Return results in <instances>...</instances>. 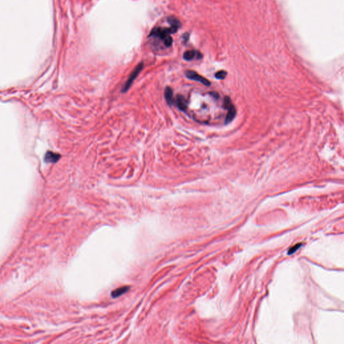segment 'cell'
I'll return each instance as SVG.
<instances>
[{"label":"cell","instance_id":"obj_1","mask_svg":"<svg viewBox=\"0 0 344 344\" xmlns=\"http://www.w3.org/2000/svg\"><path fill=\"white\" fill-rule=\"evenodd\" d=\"M179 28L176 26H171L170 28L155 27L152 30L149 37L158 38L163 42V44L166 47H170L173 42V39L171 37V34L176 33Z\"/></svg>","mask_w":344,"mask_h":344},{"label":"cell","instance_id":"obj_2","mask_svg":"<svg viewBox=\"0 0 344 344\" xmlns=\"http://www.w3.org/2000/svg\"><path fill=\"white\" fill-rule=\"evenodd\" d=\"M223 107L227 110V114L225 118V124H229L230 122L233 121L237 114L235 107L233 104L232 101H231L229 97L226 96L224 98L223 102Z\"/></svg>","mask_w":344,"mask_h":344},{"label":"cell","instance_id":"obj_3","mask_svg":"<svg viewBox=\"0 0 344 344\" xmlns=\"http://www.w3.org/2000/svg\"><path fill=\"white\" fill-rule=\"evenodd\" d=\"M185 75H186V77L189 79L200 82V84L206 86H210L211 85V83L209 80H208L207 79L202 77V76L199 75L197 72L194 71L188 70L186 71V73H185Z\"/></svg>","mask_w":344,"mask_h":344},{"label":"cell","instance_id":"obj_4","mask_svg":"<svg viewBox=\"0 0 344 344\" xmlns=\"http://www.w3.org/2000/svg\"><path fill=\"white\" fill-rule=\"evenodd\" d=\"M143 63H141L138 64L137 67L134 69V70L132 72L130 77H128L127 82L125 83L124 86L122 88V91H126L128 90V88H130V86L132 84H133V81L134 80L135 78L137 77L138 75L139 74V73L141 72L142 69H143Z\"/></svg>","mask_w":344,"mask_h":344},{"label":"cell","instance_id":"obj_5","mask_svg":"<svg viewBox=\"0 0 344 344\" xmlns=\"http://www.w3.org/2000/svg\"><path fill=\"white\" fill-rule=\"evenodd\" d=\"M184 59H185L186 61H191V60H193L194 58H196L197 59H200L202 58V55L200 52H199L198 51H195V50H192V51H186L184 53Z\"/></svg>","mask_w":344,"mask_h":344},{"label":"cell","instance_id":"obj_6","mask_svg":"<svg viewBox=\"0 0 344 344\" xmlns=\"http://www.w3.org/2000/svg\"><path fill=\"white\" fill-rule=\"evenodd\" d=\"M176 104L181 111H186L188 108V101L183 95H178L176 98Z\"/></svg>","mask_w":344,"mask_h":344},{"label":"cell","instance_id":"obj_7","mask_svg":"<svg viewBox=\"0 0 344 344\" xmlns=\"http://www.w3.org/2000/svg\"><path fill=\"white\" fill-rule=\"evenodd\" d=\"M61 158V155L53 153L52 151H47L45 155V161L47 163H54L57 162Z\"/></svg>","mask_w":344,"mask_h":344},{"label":"cell","instance_id":"obj_8","mask_svg":"<svg viewBox=\"0 0 344 344\" xmlns=\"http://www.w3.org/2000/svg\"><path fill=\"white\" fill-rule=\"evenodd\" d=\"M173 90L170 87H166L165 89L164 96L167 103L169 106H172L174 104V96H173Z\"/></svg>","mask_w":344,"mask_h":344},{"label":"cell","instance_id":"obj_9","mask_svg":"<svg viewBox=\"0 0 344 344\" xmlns=\"http://www.w3.org/2000/svg\"><path fill=\"white\" fill-rule=\"evenodd\" d=\"M129 289V287L128 286H122L119 288H117L114 290V291H112V293H111V296L112 298H117L118 296H121L122 294H123L124 293H126L127 292Z\"/></svg>","mask_w":344,"mask_h":344},{"label":"cell","instance_id":"obj_10","mask_svg":"<svg viewBox=\"0 0 344 344\" xmlns=\"http://www.w3.org/2000/svg\"><path fill=\"white\" fill-rule=\"evenodd\" d=\"M167 20L171 26H176V27L179 28L181 27L180 21L177 18L174 17V16H170V17L167 18Z\"/></svg>","mask_w":344,"mask_h":344},{"label":"cell","instance_id":"obj_11","mask_svg":"<svg viewBox=\"0 0 344 344\" xmlns=\"http://www.w3.org/2000/svg\"><path fill=\"white\" fill-rule=\"evenodd\" d=\"M227 75V71L224 70H221L216 73V74H215V77L218 79H224L226 77Z\"/></svg>","mask_w":344,"mask_h":344},{"label":"cell","instance_id":"obj_12","mask_svg":"<svg viewBox=\"0 0 344 344\" xmlns=\"http://www.w3.org/2000/svg\"><path fill=\"white\" fill-rule=\"evenodd\" d=\"M300 245V244H298L296 246V245H295V246H294V247H293V248H292V249H291V250H290V251H289V252H288V253H289V254L293 253L294 252V251H296V250L298 249V248H299V247Z\"/></svg>","mask_w":344,"mask_h":344},{"label":"cell","instance_id":"obj_13","mask_svg":"<svg viewBox=\"0 0 344 344\" xmlns=\"http://www.w3.org/2000/svg\"><path fill=\"white\" fill-rule=\"evenodd\" d=\"M189 36H190V34H188V33H185V34L182 36V38H183V40H184V42H187L188 40L189 39Z\"/></svg>","mask_w":344,"mask_h":344},{"label":"cell","instance_id":"obj_14","mask_svg":"<svg viewBox=\"0 0 344 344\" xmlns=\"http://www.w3.org/2000/svg\"><path fill=\"white\" fill-rule=\"evenodd\" d=\"M210 94H211L210 95H213V97H215V98H219V94L217 93V92H210Z\"/></svg>","mask_w":344,"mask_h":344}]
</instances>
